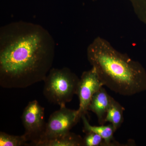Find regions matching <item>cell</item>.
Here are the masks:
<instances>
[{
  "label": "cell",
  "instance_id": "9c48e42d",
  "mask_svg": "<svg viewBox=\"0 0 146 146\" xmlns=\"http://www.w3.org/2000/svg\"><path fill=\"white\" fill-rule=\"evenodd\" d=\"M36 146H84L83 138L70 131L56 138L40 142Z\"/></svg>",
  "mask_w": 146,
  "mask_h": 146
},
{
  "label": "cell",
  "instance_id": "6da1fadb",
  "mask_svg": "<svg viewBox=\"0 0 146 146\" xmlns=\"http://www.w3.org/2000/svg\"><path fill=\"white\" fill-rule=\"evenodd\" d=\"M54 39L38 24L20 21L0 29V85L25 88L44 81L53 63Z\"/></svg>",
  "mask_w": 146,
  "mask_h": 146
},
{
  "label": "cell",
  "instance_id": "8fae6325",
  "mask_svg": "<svg viewBox=\"0 0 146 146\" xmlns=\"http://www.w3.org/2000/svg\"><path fill=\"white\" fill-rule=\"evenodd\" d=\"M27 141L25 135L14 136L3 132H0V146H21L26 145Z\"/></svg>",
  "mask_w": 146,
  "mask_h": 146
},
{
  "label": "cell",
  "instance_id": "7a4b0ae2",
  "mask_svg": "<svg viewBox=\"0 0 146 146\" xmlns=\"http://www.w3.org/2000/svg\"><path fill=\"white\" fill-rule=\"evenodd\" d=\"M88 56L104 86L116 94L130 96L146 89L143 70L129 58L94 47L89 48Z\"/></svg>",
  "mask_w": 146,
  "mask_h": 146
},
{
  "label": "cell",
  "instance_id": "277c9868",
  "mask_svg": "<svg viewBox=\"0 0 146 146\" xmlns=\"http://www.w3.org/2000/svg\"><path fill=\"white\" fill-rule=\"evenodd\" d=\"M45 109L35 100L29 102L24 109L22 116L27 141L35 146L42 140L46 123L45 120Z\"/></svg>",
  "mask_w": 146,
  "mask_h": 146
},
{
  "label": "cell",
  "instance_id": "7c38bea8",
  "mask_svg": "<svg viewBox=\"0 0 146 146\" xmlns=\"http://www.w3.org/2000/svg\"><path fill=\"white\" fill-rule=\"evenodd\" d=\"M83 138L84 146H106L103 138L93 132H86Z\"/></svg>",
  "mask_w": 146,
  "mask_h": 146
},
{
  "label": "cell",
  "instance_id": "3957f363",
  "mask_svg": "<svg viewBox=\"0 0 146 146\" xmlns=\"http://www.w3.org/2000/svg\"><path fill=\"white\" fill-rule=\"evenodd\" d=\"M79 80L68 68H52L44 80L43 94L50 102L65 106L76 94Z\"/></svg>",
  "mask_w": 146,
  "mask_h": 146
},
{
  "label": "cell",
  "instance_id": "52a82bcc",
  "mask_svg": "<svg viewBox=\"0 0 146 146\" xmlns=\"http://www.w3.org/2000/svg\"><path fill=\"white\" fill-rule=\"evenodd\" d=\"M112 97L108 94L103 86L92 97L88 108V111L94 112L96 115L100 125L106 123V118L110 106Z\"/></svg>",
  "mask_w": 146,
  "mask_h": 146
},
{
  "label": "cell",
  "instance_id": "8992f818",
  "mask_svg": "<svg viewBox=\"0 0 146 146\" xmlns=\"http://www.w3.org/2000/svg\"><path fill=\"white\" fill-rule=\"evenodd\" d=\"M103 86L94 68L82 74L76 94L79 100V107L77 111L80 119H81L82 115L87 114L92 97Z\"/></svg>",
  "mask_w": 146,
  "mask_h": 146
},
{
  "label": "cell",
  "instance_id": "ba28073f",
  "mask_svg": "<svg viewBox=\"0 0 146 146\" xmlns=\"http://www.w3.org/2000/svg\"><path fill=\"white\" fill-rule=\"evenodd\" d=\"M83 124V130L84 132H93L98 134L103 138L106 146H119V143L115 141L114 134L115 131L112 124L108 125L100 126L91 125L87 120L86 115L81 117Z\"/></svg>",
  "mask_w": 146,
  "mask_h": 146
},
{
  "label": "cell",
  "instance_id": "5b68a950",
  "mask_svg": "<svg viewBox=\"0 0 146 146\" xmlns=\"http://www.w3.org/2000/svg\"><path fill=\"white\" fill-rule=\"evenodd\" d=\"M80 120L77 110L69 109L66 106H61L50 116L42 140L38 143L70 132Z\"/></svg>",
  "mask_w": 146,
  "mask_h": 146
},
{
  "label": "cell",
  "instance_id": "30bf717a",
  "mask_svg": "<svg viewBox=\"0 0 146 146\" xmlns=\"http://www.w3.org/2000/svg\"><path fill=\"white\" fill-rule=\"evenodd\" d=\"M124 108L112 97L106 115V122L112 124L116 131L121 125L124 121Z\"/></svg>",
  "mask_w": 146,
  "mask_h": 146
}]
</instances>
